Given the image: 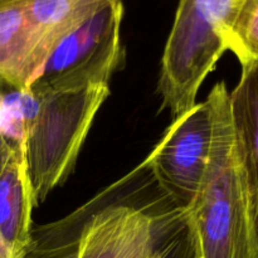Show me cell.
I'll return each mask as SVG.
<instances>
[{
  "mask_svg": "<svg viewBox=\"0 0 258 258\" xmlns=\"http://www.w3.org/2000/svg\"><path fill=\"white\" fill-rule=\"evenodd\" d=\"M110 85L0 93V131L22 141L35 207L73 173Z\"/></svg>",
  "mask_w": 258,
  "mask_h": 258,
  "instance_id": "6da1fadb",
  "label": "cell"
},
{
  "mask_svg": "<svg viewBox=\"0 0 258 258\" xmlns=\"http://www.w3.org/2000/svg\"><path fill=\"white\" fill-rule=\"evenodd\" d=\"M207 98L213 113L211 158L196 201L179 214L193 258H258L226 82L214 85Z\"/></svg>",
  "mask_w": 258,
  "mask_h": 258,
  "instance_id": "7a4b0ae2",
  "label": "cell"
},
{
  "mask_svg": "<svg viewBox=\"0 0 258 258\" xmlns=\"http://www.w3.org/2000/svg\"><path fill=\"white\" fill-rule=\"evenodd\" d=\"M237 0H179L161 57L158 92L174 117L197 103L206 78L227 52Z\"/></svg>",
  "mask_w": 258,
  "mask_h": 258,
  "instance_id": "3957f363",
  "label": "cell"
},
{
  "mask_svg": "<svg viewBox=\"0 0 258 258\" xmlns=\"http://www.w3.org/2000/svg\"><path fill=\"white\" fill-rule=\"evenodd\" d=\"M122 2L105 8L64 38L29 88L68 90L110 85L125 58L121 42Z\"/></svg>",
  "mask_w": 258,
  "mask_h": 258,
  "instance_id": "277c9868",
  "label": "cell"
},
{
  "mask_svg": "<svg viewBox=\"0 0 258 258\" xmlns=\"http://www.w3.org/2000/svg\"><path fill=\"white\" fill-rule=\"evenodd\" d=\"M78 258H193L186 229L174 233L145 209L103 201L81 234Z\"/></svg>",
  "mask_w": 258,
  "mask_h": 258,
  "instance_id": "5b68a950",
  "label": "cell"
},
{
  "mask_svg": "<svg viewBox=\"0 0 258 258\" xmlns=\"http://www.w3.org/2000/svg\"><path fill=\"white\" fill-rule=\"evenodd\" d=\"M212 140L213 113L207 98L174 118L141 165L150 170L178 212L196 201L208 168Z\"/></svg>",
  "mask_w": 258,
  "mask_h": 258,
  "instance_id": "8992f818",
  "label": "cell"
},
{
  "mask_svg": "<svg viewBox=\"0 0 258 258\" xmlns=\"http://www.w3.org/2000/svg\"><path fill=\"white\" fill-rule=\"evenodd\" d=\"M229 112L258 249V62L242 68L229 92Z\"/></svg>",
  "mask_w": 258,
  "mask_h": 258,
  "instance_id": "52a82bcc",
  "label": "cell"
},
{
  "mask_svg": "<svg viewBox=\"0 0 258 258\" xmlns=\"http://www.w3.org/2000/svg\"><path fill=\"white\" fill-rule=\"evenodd\" d=\"M34 207L24 146L15 141L0 171V234L14 258H20L29 243Z\"/></svg>",
  "mask_w": 258,
  "mask_h": 258,
  "instance_id": "ba28073f",
  "label": "cell"
},
{
  "mask_svg": "<svg viewBox=\"0 0 258 258\" xmlns=\"http://www.w3.org/2000/svg\"><path fill=\"white\" fill-rule=\"evenodd\" d=\"M33 29L37 77L54 48L83 23L122 0H23ZM37 80V78H35Z\"/></svg>",
  "mask_w": 258,
  "mask_h": 258,
  "instance_id": "9c48e42d",
  "label": "cell"
},
{
  "mask_svg": "<svg viewBox=\"0 0 258 258\" xmlns=\"http://www.w3.org/2000/svg\"><path fill=\"white\" fill-rule=\"evenodd\" d=\"M106 191L64 218L33 227L29 243L20 258H78L83 226L91 213L105 201Z\"/></svg>",
  "mask_w": 258,
  "mask_h": 258,
  "instance_id": "30bf717a",
  "label": "cell"
},
{
  "mask_svg": "<svg viewBox=\"0 0 258 258\" xmlns=\"http://www.w3.org/2000/svg\"><path fill=\"white\" fill-rule=\"evenodd\" d=\"M224 40L242 68L258 62V0H237Z\"/></svg>",
  "mask_w": 258,
  "mask_h": 258,
  "instance_id": "8fae6325",
  "label": "cell"
},
{
  "mask_svg": "<svg viewBox=\"0 0 258 258\" xmlns=\"http://www.w3.org/2000/svg\"><path fill=\"white\" fill-rule=\"evenodd\" d=\"M15 148V141L8 138L3 133H0V171H2L3 166L5 165L7 160L9 159L10 154L13 153Z\"/></svg>",
  "mask_w": 258,
  "mask_h": 258,
  "instance_id": "7c38bea8",
  "label": "cell"
},
{
  "mask_svg": "<svg viewBox=\"0 0 258 258\" xmlns=\"http://www.w3.org/2000/svg\"><path fill=\"white\" fill-rule=\"evenodd\" d=\"M0 258H14L12 252H10L9 247H8V244L3 239L2 234H0Z\"/></svg>",
  "mask_w": 258,
  "mask_h": 258,
  "instance_id": "4fadbf2b",
  "label": "cell"
}]
</instances>
